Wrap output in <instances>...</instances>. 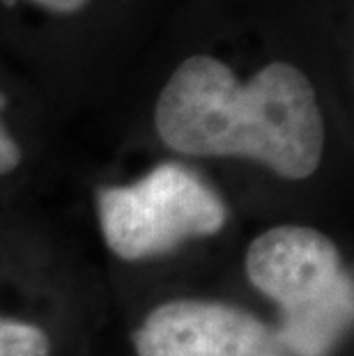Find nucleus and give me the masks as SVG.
Masks as SVG:
<instances>
[{
  "label": "nucleus",
  "mask_w": 354,
  "mask_h": 356,
  "mask_svg": "<svg viewBox=\"0 0 354 356\" xmlns=\"http://www.w3.org/2000/svg\"><path fill=\"white\" fill-rule=\"evenodd\" d=\"M159 138L179 154L244 156L285 179L311 177L325 152V120L304 74L269 63L248 83L212 56H191L156 99Z\"/></svg>",
  "instance_id": "1"
},
{
  "label": "nucleus",
  "mask_w": 354,
  "mask_h": 356,
  "mask_svg": "<svg viewBox=\"0 0 354 356\" xmlns=\"http://www.w3.org/2000/svg\"><path fill=\"white\" fill-rule=\"evenodd\" d=\"M246 274L281 310L276 338L288 356H331L352 327V276L327 234L304 225L262 232L246 253Z\"/></svg>",
  "instance_id": "2"
},
{
  "label": "nucleus",
  "mask_w": 354,
  "mask_h": 356,
  "mask_svg": "<svg viewBox=\"0 0 354 356\" xmlns=\"http://www.w3.org/2000/svg\"><path fill=\"white\" fill-rule=\"evenodd\" d=\"M106 246L122 260L163 255L186 239L216 234L228 209L205 179L182 163H161L127 186L97 193Z\"/></svg>",
  "instance_id": "3"
},
{
  "label": "nucleus",
  "mask_w": 354,
  "mask_h": 356,
  "mask_svg": "<svg viewBox=\"0 0 354 356\" xmlns=\"http://www.w3.org/2000/svg\"><path fill=\"white\" fill-rule=\"evenodd\" d=\"M134 347L138 356H288L276 331L248 310L200 299L156 306Z\"/></svg>",
  "instance_id": "4"
},
{
  "label": "nucleus",
  "mask_w": 354,
  "mask_h": 356,
  "mask_svg": "<svg viewBox=\"0 0 354 356\" xmlns=\"http://www.w3.org/2000/svg\"><path fill=\"white\" fill-rule=\"evenodd\" d=\"M0 356H51L49 336L35 324L0 317Z\"/></svg>",
  "instance_id": "5"
},
{
  "label": "nucleus",
  "mask_w": 354,
  "mask_h": 356,
  "mask_svg": "<svg viewBox=\"0 0 354 356\" xmlns=\"http://www.w3.org/2000/svg\"><path fill=\"white\" fill-rule=\"evenodd\" d=\"M5 106V99L0 97V108ZM21 163V147L12 138L10 131L0 124V175H7Z\"/></svg>",
  "instance_id": "6"
},
{
  "label": "nucleus",
  "mask_w": 354,
  "mask_h": 356,
  "mask_svg": "<svg viewBox=\"0 0 354 356\" xmlns=\"http://www.w3.org/2000/svg\"><path fill=\"white\" fill-rule=\"evenodd\" d=\"M35 3H40L42 7H47V10L56 14H74L83 10L90 0H35Z\"/></svg>",
  "instance_id": "7"
}]
</instances>
